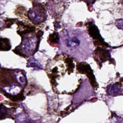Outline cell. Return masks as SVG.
I'll return each mask as SVG.
<instances>
[{"label":"cell","mask_w":123,"mask_h":123,"mask_svg":"<svg viewBox=\"0 0 123 123\" xmlns=\"http://www.w3.org/2000/svg\"><path fill=\"white\" fill-rule=\"evenodd\" d=\"M87 28L89 35L94 40V43L96 46H100L105 48L108 47L100 35L99 31L97 26L91 22L88 23Z\"/></svg>","instance_id":"obj_1"},{"label":"cell","mask_w":123,"mask_h":123,"mask_svg":"<svg viewBox=\"0 0 123 123\" xmlns=\"http://www.w3.org/2000/svg\"><path fill=\"white\" fill-rule=\"evenodd\" d=\"M94 54L102 62H106L110 58L109 52L101 47H97L95 51Z\"/></svg>","instance_id":"obj_2"},{"label":"cell","mask_w":123,"mask_h":123,"mask_svg":"<svg viewBox=\"0 0 123 123\" xmlns=\"http://www.w3.org/2000/svg\"><path fill=\"white\" fill-rule=\"evenodd\" d=\"M85 74L89 79V82L92 87L93 88H97L98 86V85L96 81L95 78L93 73L90 67L88 69L86 73Z\"/></svg>","instance_id":"obj_3"},{"label":"cell","mask_w":123,"mask_h":123,"mask_svg":"<svg viewBox=\"0 0 123 123\" xmlns=\"http://www.w3.org/2000/svg\"><path fill=\"white\" fill-rule=\"evenodd\" d=\"M10 42L8 39L7 38H0V51H8L11 49Z\"/></svg>","instance_id":"obj_4"},{"label":"cell","mask_w":123,"mask_h":123,"mask_svg":"<svg viewBox=\"0 0 123 123\" xmlns=\"http://www.w3.org/2000/svg\"><path fill=\"white\" fill-rule=\"evenodd\" d=\"M89 65L86 62H81L78 63L77 65V70L80 74H85L89 68Z\"/></svg>","instance_id":"obj_5"},{"label":"cell","mask_w":123,"mask_h":123,"mask_svg":"<svg viewBox=\"0 0 123 123\" xmlns=\"http://www.w3.org/2000/svg\"><path fill=\"white\" fill-rule=\"evenodd\" d=\"M49 41L50 43L52 44H57L59 41V34L57 33H54L50 34L49 37Z\"/></svg>","instance_id":"obj_6"},{"label":"cell","mask_w":123,"mask_h":123,"mask_svg":"<svg viewBox=\"0 0 123 123\" xmlns=\"http://www.w3.org/2000/svg\"><path fill=\"white\" fill-rule=\"evenodd\" d=\"M115 24L118 28L123 30V19H120L117 20Z\"/></svg>","instance_id":"obj_7"},{"label":"cell","mask_w":123,"mask_h":123,"mask_svg":"<svg viewBox=\"0 0 123 123\" xmlns=\"http://www.w3.org/2000/svg\"><path fill=\"white\" fill-rule=\"evenodd\" d=\"M15 20L11 19H8L5 21L6 27L7 28H9L15 22Z\"/></svg>","instance_id":"obj_8"},{"label":"cell","mask_w":123,"mask_h":123,"mask_svg":"<svg viewBox=\"0 0 123 123\" xmlns=\"http://www.w3.org/2000/svg\"><path fill=\"white\" fill-rule=\"evenodd\" d=\"M95 1L96 0H85V2L88 6H91L94 3Z\"/></svg>","instance_id":"obj_9"}]
</instances>
